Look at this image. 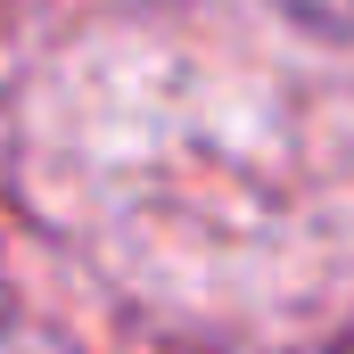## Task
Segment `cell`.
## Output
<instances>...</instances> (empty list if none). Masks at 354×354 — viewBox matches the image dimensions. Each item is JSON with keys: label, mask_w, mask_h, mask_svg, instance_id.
<instances>
[{"label": "cell", "mask_w": 354, "mask_h": 354, "mask_svg": "<svg viewBox=\"0 0 354 354\" xmlns=\"http://www.w3.org/2000/svg\"><path fill=\"white\" fill-rule=\"evenodd\" d=\"M305 33H330V41H354V0H280Z\"/></svg>", "instance_id": "6da1fadb"}]
</instances>
